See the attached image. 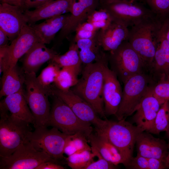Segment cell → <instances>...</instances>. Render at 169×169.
<instances>
[{
  "label": "cell",
  "mask_w": 169,
  "mask_h": 169,
  "mask_svg": "<svg viewBox=\"0 0 169 169\" xmlns=\"http://www.w3.org/2000/svg\"><path fill=\"white\" fill-rule=\"evenodd\" d=\"M105 52L98 61L84 65L82 76L70 90L89 104L101 117L107 119L105 113L102 95L104 71L108 64Z\"/></svg>",
  "instance_id": "1"
},
{
  "label": "cell",
  "mask_w": 169,
  "mask_h": 169,
  "mask_svg": "<svg viewBox=\"0 0 169 169\" xmlns=\"http://www.w3.org/2000/svg\"><path fill=\"white\" fill-rule=\"evenodd\" d=\"M164 18H160L133 26L129 29L128 41L141 58L148 73L156 49L159 32Z\"/></svg>",
  "instance_id": "2"
},
{
  "label": "cell",
  "mask_w": 169,
  "mask_h": 169,
  "mask_svg": "<svg viewBox=\"0 0 169 169\" xmlns=\"http://www.w3.org/2000/svg\"><path fill=\"white\" fill-rule=\"evenodd\" d=\"M0 157H7L29 140L32 131L30 123L12 116L0 104Z\"/></svg>",
  "instance_id": "3"
},
{
  "label": "cell",
  "mask_w": 169,
  "mask_h": 169,
  "mask_svg": "<svg viewBox=\"0 0 169 169\" xmlns=\"http://www.w3.org/2000/svg\"><path fill=\"white\" fill-rule=\"evenodd\" d=\"M100 8L106 10L113 20L128 28L161 17L140 2L126 0H100Z\"/></svg>",
  "instance_id": "4"
},
{
  "label": "cell",
  "mask_w": 169,
  "mask_h": 169,
  "mask_svg": "<svg viewBox=\"0 0 169 169\" xmlns=\"http://www.w3.org/2000/svg\"><path fill=\"white\" fill-rule=\"evenodd\" d=\"M46 126L57 128L68 135L79 134L88 139L94 129L90 123L78 118L62 100L54 95Z\"/></svg>",
  "instance_id": "5"
},
{
  "label": "cell",
  "mask_w": 169,
  "mask_h": 169,
  "mask_svg": "<svg viewBox=\"0 0 169 169\" xmlns=\"http://www.w3.org/2000/svg\"><path fill=\"white\" fill-rule=\"evenodd\" d=\"M107 55L110 69L123 84L136 74L147 73L141 58L127 40Z\"/></svg>",
  "instance_id": "6"
},
{
  "label": "cell",
  "mask_w": 169,
  "mask_h": 169,
  "mask_svg": "<svg viewBox=\"0 0 169 169\" xmlns=\"http://www.w3.org/2000/svg\"><path fill=\"white\" fill-rule=\"evenodd\" d=\"M147 73L136 74L124 84L121 100L115 116L118 120L125 119L136 112L141 100L155 83Z\"/></svg>",
  "instance_id": "7"
},
{
  "label": "cell",
  "mask_w": 169,
  "mask_h": 169,
  "mask_svg": "<svg viewBox=\"0 0 169 169\" xmlns=\"http://www.w3.org/2000/svg\"><path fill=\"white\" fill-rule=\"evenodd\" d=\"M102 131L118 150L123 159L124 165L126 167L133 157L137 137L140 132L144 131L125 119L118 121L107 120L106 126Z\"/></svg>",
  "instance_id": "8"
},
{
  "label": "cell",
  "mask_w": 169,
  "mask_h": 169,
  "mask_svg": "<svg viewBox=\"0 0 169 169\" xmlns=\"http://www.w3.org/2000/svg\"><path fill=\"white\" fill-rule=\"evenodd\" d=\"M25 73L23 95L34 118V126L47 127L51 109L49 95L38 82L36 73Z\"/></svg>",
  "instance_id": "9"
},
{
  "label": "cell",
  "mask_w": 169,
  "mask_h": 169,
  "mask_svg": "<svg viewBox=\"0 0 169 169\" xmlns=\"http://www.w3.org/2000/svg\"><path fill=\"white\" fill-rule=\"evenodd\" d=\"M39 42H42L30 26L24 25L10 45L0 48V74L16 65L19 59Z\"/></svg>",
  "instance_id": "10"
},
{
  "label": "cell",
  "mask_w": 169,
  "mask_h": 169,
  "mask_svg": "<svg viewBox=\"0 0 169 169\" xmlns=\"http://www.w3.org/2000/svg\"><path fill=\"white\" fill-rule=\"evenodd\" d=\"M35 128L29 139L34 147L44 151L58 162L64 158V149L69 135L54 127L50 129L45 126Z\"/></svg>",
  "instance_id": "11"
},
{
  "label": "cell",
  "mask_w": 169,
  "mask_h": 169,
  "mask_svg": "<svg viewBox=\"0 0 169 169\" xmlns=\"http://www.w3.org/2000/svg\"><path fill=\"white\" fill-rule=\"evenodd\" d=\"M0 157V169H36L44 162L56 161L44 151L37 150L29 140L9 156Z\"/></svg>",
  "instance_id": "12"
},
{
  "label": "cell",
  "mask_w": 169,
  "mask_h": 169,
  "mask_svg": "<svg viewBox=\"0 0 169 169\" xmlns=\"http://www.w3.org/2000/svg\"><path fill=\"white\" fill-rule=\"evenodd\" d=\"M51 95L62 100L80 119L94 125L95 130L103 131L105 129L108 120H103L100 118L89 104L70 89L64 91L54 86L51 90Z\"/></svg>",
  "instance_id": "13"
},
{
  "label": "cell",
  "mask_w": 169,
  "mask_h": 169,
  "mask_svg": "<svg viewBox=\"0 0 169 169\" xmlns=\"http://www.w3.org/2000/svg\"><path fill=\"white\" fill-rule=\"evenodd\" d=\"M100 0H74L71 11L66 24L55 39V44H61L78 26L87 21L88 17L100 6Z\"/></svg>",
  "instance_id": "14"
},
{
  "label": "cell",
  "mask_w": 169,
  "mask_h": 169,
  "mask_svg": "<svg viewBox=\"0 0 169 169\" xmlns=\"http://www.w3.org/2000/svg\"><path fill=\"white\" fill-rule=\"evenodd\" d=\"M116 74L109 68L108 63L105 66L102 95L104 110L106 115H115L120 103L122 90Z\"/></svg>",
  "instance_id": "15"
},
{
  "label": "cell",
  "mask_w": 169,
  "mask_h": 169,
  "mask_svg": "<svg viewBox=\"0 0 169 169\" xmlns=\"http://www.w3.org/2000/svg\"><path fill=\"white\" fill-rule=\"evenodd\" d=\"M23 12L18 7L0 4V28L6 33L11 42L18 36L23 26L27 24Z\"/></svg>",
  "instance_id": "16"
},
{
  "label": "cell",
  "mask_w": 169,
  "mask_h": 169,
  "mask_svg": "<svg viewBox=\"0 0 169 169\" xmlns=\"http://www.w3.org/2000/svg\"><path fill=\"white\" fill-rule=\"evenodd\" d=\"M74 0H54L40 6L33 10L23 12L27 24L31 25L40 20L71 13Z\"/></svg>",
  "instance_id": "17"
},
{
  "label": "cell",
  "mask_w": 169,
  "mask_h": 169,
  "mask_svg": "<svg viewBox=\"0 0 169 169\" xmlns=\"http://www.w3.org/2000/svg\"><path fill=\"white\" fill-rule=\"evenodd\" d=\"M136 144L137 155L146 158H157L164 162L168 153V144L165 141L147 131L138 134Z\"/></svg>",
  "instance_id": "18"
},
{
  "label": "cell",
  "mask_w": 169,
  "mask_h": 169,
  "mask_svg": "<svg viewBox=\"0 0 169 169\" xmlns=\"http://www.w3.org/2000/svg\"><path fill=\"white\" fill-rule=\"evenodd\" d=\"M152 87L142 98L133 116L136 125L145 131H147L151 126L162 105L153 95Z\"/></svg>",
  "instance_id": "19"
},
{
  "label": "cell",
  "mask_w": 169,
  "mask_h": 169,
  "mask_svg": "<svg viewBox=\"0 0 169 169\" xmlns=\"http://www.w3.org/2000/svg\"><path fill=\"white\" fill-rule=\"evenodd\" d=\"M129 32L126 26L113 20L106 28L98 31L97 37L102 49L109 52L115 49L123 42L128 40Z\"/></svg>",
  "instance_id": "20"
},
{
  "label": "cell",
  "mask_w": 169,
  "mask_h": 169,
  "mask_svg": "<svg viewBox=\"0 0 169 169\" xmlns=\"http://www.w3.org/2000/svg\"><path fill=\"white\" fill-rule=\"evenodd\" d=\"M58 54L54 49L47 47L41 42L35 44L21 59L25 72L36 73L44 63L52 60Z\"/></svg>",
  "instance_id": "21"
},
{
  "label": "cell",
  "mask_w": 169,
  "mask_h": 169,
  "mask_svg": "<svg viewBox=\"0 0 169 169\" xmlns=\"http://www.w3.org/2000/svg\"><path fill=\"white\" fill-rule=\"evenodd\" d=\"M88 137L90 146L96 148L106 160L115 165L124 164L122 156L117 148L110 142L104 132L95 130Z\"/></svg>",
  "instance_id": "22"
},
{
  "label": "cell",
  "mask_w": 169,
  "mask_h": 169,
  "mask_svg": "<svg viewBox=\"0 0 169 169\" xmlns=\"http://www.w3.org/2000/svg\"><path fill=\"white\" fill-rule=\"evenodd\" d=\"M70 16V14L65 13L46 19L39 24L28 25L42 43L48 44L54 39L56 33L66 24Z\"/></svg>",
  "instance_id": "23"
},
{
  "label": "cell",
  "mask_w": 169,
  "mask_h": 169,
  "mask_svg": "<svg viewBox=\"0 0 169 169\" xmlns=\"http://www.w3.org/2000/svg\"><path fill=\"white\" fill-rule=\"evenodd\" d=\"M0 104L12 116L30 124H34V118L25 98L23 90L6 96Z\"/></svg>",
  "instance_id": "24"
},
{
  "label": "cell",
  "mask_w": 169,
  "mask_h": 169,
  "mask_svg": "<svg viewBox=\"0 0 169 169\" xmlns=\"http://www.w3.org/2000/svg\"><path fill=\"white\" fill-rule=\"evenodd\" d=\"M25 81V73L22 68L17 64L3 72L1 79L0 98L23 90Z\"/></svg>",
  "instance_id": "25"
},
{
  "label": "cell",
  "mask_w": 169,
  "mask_h": 169,
  "mask_svg": "<svg viewBox=\"0 0 169 169\" xmlns=\"http://www.w3.org/2000/svg\"><path fill=\"white\" fill-rule=\"evenodd\" d=\"M97 33L93 38L74 42L79 49L82 63L84 65L98 61L105 52L99 42Z\"/></svg>",
  "instance_id": "26"
},
{
  "label": "cell",
  "mask_w": 169,
  "mask_h": 169,
  "mask_svg": "<svg viewBox=\"0 0 169 169\" xmlns=\"http://www.w3.org/2000/svg\"><path fill=\"white\" fill-rule=\"evenodd\" d=\"M81 70V69L72 67L61 68L54 86L62 91L69 90L78 83V76Z\"/></svg>",
  "instance_id": "27"
},
{
  "label": "cell",
  "mask_w": 169,
  "mask_h": 169,
  "mask_svg": "<svg viewBox=\"0 0 169 169\" xmlns=\"http://www.w3.org/2000/svg\"><path fill=\"white\" fill-rule=\"evenodd\" d=\"M70 44L69 50L64 54H57L51 61L56 63L60 68L72 67L81 69L82 64L79 49L74 41Z\"/></svg>",
  "instance_id": "28"
},
{
  "label": "cell",
  "mask_w": 169,
  "mask_h": 169,
  "mask_svg": "<svg viewBox=\"0 0 169 169\" xmlns=\"http://www.w3.org/2000/svg\"><path fill=\"white\" fill-rule=\"evenodd\" d=\"M49 62L37 78L40 85L50 95H51V89L61 69L54 62L51 60Z\"/></svg>",
  "instance_id": "29"
},
{
  "label": "cell",
  "mask_w": 169,
  "mask_h": 169,
  "mask_svg": "<svg viewBox=\"0 0 169 169\" xmlns=\"http://www.w3.org/2000/svg\"><path fill=\"white\" fill-rule=\"evenodd\" d=\"M169 123V101H166L161 106L154 121L149 129L146 131L158 134L166 132Z\"/></svg>",
  "instance_id": "30"
},
{
  "label": "cell",
  "mask_w": 169,
  "mask_h": 169,
  "mask_svg": "<svg viewBox=\"0 0 169 169\" xmlns=\"http://www.w3.org/2000/svg\"><path fill=\"white\" fill-rule=\"evenodd\" d=\"M95 156L91 150H85L75 152L66 159L68 166L72 169H84Z\"/></svg>",
  "instance_id": "31"
},
{
  "label": "cell",
  "mask_w": 169,
  "mask_h": 169,
  "mask_svg": "<svg viewBox=\"0 0 169 169\" xmlns=\"http://www.w3.org/2000/svg\"><path fill=\"white\" fill-rule=\"evenodd\" d=\"M87 139L79 134L69 135L65 146L64 154L68 156L85 150H91Z\"/></svg>",
  "instance_id": "32"
},
{
  "label": "cell",
  "mask_w": 169,
  "mask_h": 169,
  "mask_svg": "<svg viewBox=\"0 0 169 169\" xmlns=\"http://www.w3.org/2000/svg\"><path fill=\"white\" fill-rule=\"evenodd\" d=\"M151 91L161 104L169 101V75H161L153 85Z\"/></svg>",
  "instance_id": "33"
},
{
  "label": "cell",
  "mask_w": 169,
  "mask_h": 169,
  "mask_svg": "<svg viewBox=\"0 0 169 169\" xmlns=\"http://www.w3.org/2000/svg\"><path fill=\"white\" fill-rule=\"evenodd\" d=\"M149 8L161 18L169 16V0H144Z\"/></svg>",
  "instance_id": "34"
},
{
  "label": "cell",
  "mask_w": 169,
  "mask_h": 169,
  "mask_svg": "<svg viewBox=\"0 0 169 169\" xmlns=\"http://www.w3.org/2000/svg\"><path fill=\"white\" fill-rule=\"evenodd\" d=\"M91 151L98 157L97 161H93L84 169H116V165L105 159L95 147L91 146Z\"/></svg>",
  "instance_id": "35"
},
{
  "label": "cell",
  "mask_w": 169,
  "mask_h": 169,
  "mask_svg": "<svg viewBox=\"0 0 169 169\" xmlns=\"http://www.w3.org/2000/svg\"><path fill=\"white\" fill-rule=\"evenodd\" d=\"M127 168L131 169H149V158L137 155L129 162Z\"/></svg>",
  "instance_id": "36"
},
{
  "label": "cell",
  "mask_w": 169,
  "mask_h": 169,
  "mask_svg": "<svg viewBox=\"0 0 169 169\" xmlns=\"http://www.w3.org/2000/svg\"><path fill=\"white\" fill-rule=\"evenodd\" d=\"M102 20L112 21L111 17L105 9L100 8L98 10H95L88 17L86 21L92 22Z\"/></svg>",
  "instance_id": "37"
},
{
  "label": "cell",
  "mask_w": 169,
  "mask_h": 169,
  "mask_svg": "<svg viewBox=\"0 0 169 169\" xmlns=\"http://www.w3.org/2000/svg\"><path fill=\"white\" fill-rule=\"evenodd\" d=\"M98 31L93 32L82 29L76 28L75 31L76 34L74 41L75 42L79 39H90L93 38L96 35Z\"/></svg>",
  "instance_id": "38"
},
{
  "label": "cell",
  "mask_w": 169,
  "mask_h": 169,
  "mask_svg": "<svg viewBox=\"0 0 169 169\" xmlns=\"http://www.w3.org/2000/svg\"><path fill=\"white\" fill-rule=\"evenodd\" d=\"M54 0H22L24 11L36 8L48 2Z\"/></svg>",
  "instance_id": "39"
},
{
  "label": "cell",
  "mask_w": 169,
  "mask_h": 169,
  "mask_svg": "<svg viewBox=\"0 0 169 169\" xmlns=\"http://www.w3.org/2000/svg\"><path fill=\"white\" fill-rule=\"evenodd\" d=\"M64 167L59 163L53 161L44 162L38 166L36 169H64Z\"/></svg>",
  "instance_id": "40"
},
{
  "label": "cell",
  "mask_w": 169,
  "mask_h": 169,
  "mask_svg": "<svg viewBox=\"0 0 169 169\" xmlns=\"http://www.w3.org/2000/svg\"><path fill=\"white\" fill-rule=\"evenodd\" d=\"M149 169H163L166 168L164 162L155 158H149Z\"/></svg>",
  "instance_id": "41"
},
{
  "label": "cell",
  "mask_w": 169,
  "mask_h": 169,
  "mask_svg": "<svg viewBox=\"0 0 169 169\" xmlns=\"http://www.w3.org/2000/svg\"><path fill=\"white\" fill-rule=\"evenodd\" d=\"M76 28L82 29L87 31L93 32H96L99 30L96 28L91 23L87 21L84 22L79 25Z\"/></svg>",
  "instance_id": "42"
},
{
  "label": "cell",
  "mask_w": 169,
  "mask_h": 169,
  "mask_svg": "<svg viewBox=\"0 0 169 169\" xmlns=\"http://www.w3.org/2000/svg\"><path fill=\"white\" fill-rule=\"evenodd\" d=\"M9 38L5 32L0 28V48L8 46Z\"/></svg>",
  "instance_id": "43"
},
{
  "label": "cell",
  "mask_w": 169,
  "mask_h": 169,
  "mask_svg": "<svg viewBox=\"0 0 169 169\" xmlns=\"http://www.w3.org/2000/svg\"><path fill=\"white\" fill-rule=\"evenodd\" d=\"M0 3H5L18 7L23 10L22 0H0Z\"/></svg>",
  "instance_id": "44"
},
{
  "label": "cell",
  "mask_w": 169,
  "mask_h": 169,
  "mask_svg": "<svg viewBox=\"0 0 169 169\" xmlns=\"http://www.w3.org/2000/svg\"><path fill=\"white\" fill-rule=\"evenodd\" d=\"M165 21L166 25V36L169 45V16L166 18Z\"/></svg>",
  "instance_id": "45"
},
{
  "label": "cell",
  "mask_w": 169,
  "mask_h": 169,
  "mask_svg": "<svg viewBox=\"0 0 169 169\" xmlns=\"http://www.w3.org/2000/svg\"><path fill=\"white\" fill-rule=\"evenodd\" d=\"M168 153L164 161V162L166 168H169V143L168 144Z\"/></svg>",
  "instance_id": "46"
},
{
  "label": "cell",
  "mask_w": 169,
  "mask_h": 169,
  "mask_svg": "<svg viewBox=\"0 0 169 169\" xmlns=\"http://www.w3.org/2000/svg\"><path fill=\"white\" fill-rule=\"evenodd\" d=\"M166 132L167 136L169 138V123L168 129Z\"/></svg>",
  "instance_id": "47"
},
{
  "label": "cell",
  "mask_w": 169,
  "mask_h": 169,
  "mask_svg": "<svg viewBox=\"0 0 169 169\" xmlns=\"http://www.w3.org/2000/svg\"><path fill=\"white\" fill-rule=\"evenodd\" d=\"M130 0V1H137L139 2H144V0Z\"/></svg>",
  "instance_id": "48"
}]
</instances>
